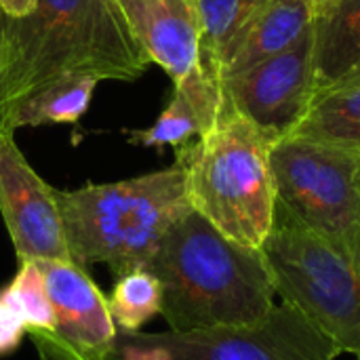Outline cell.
<instances>
[{"label":"cell","instance_id":"cell-20","mask_svg":"<svg viewBox=\"0 0 360 360\" xmlns=\"http://www.w3.org/2000/svg\"><path fill=\"white\" fill-rule=\"evenodd\" d=\"M25 323L13 302L0 291V356L15 352L25 335Z\"/></svg>","mask_w":360,"mask_h":360},{"label":"cell","instance_id":"cell-16","mask_svg":"<svg viewBox=\"0 0 360 360\" xmlns=\"http://www.w3.org/2000/svg\"><path fill=\"white\" fill-rule=\"evenodd\" d=\"M97 84L99 80L91 76H63L40 86L15 110L13 131L21 127L78 122L86 114Z\"/></svg>","mask_w":360,"mask_h":360},{"label":"cell","instance_id":"cell-9","mask_svg":"<svg viewBox=\"0 0 360 360\" xmlns=\"http://www.w3.org/2000/svg\"><path fill=\"white\" fill-rule=\"evenodd\" d=\"M53 308V329L34 340L42 360H112L118 329L108 297L70 259L36 262Z\"/></svg>","mask_w":360,"mask_h":360},{"label":"cell","instance_id":"cell-5","mask_svg":"<svg viewBox=\"0 0 360 360\" xmlns=\"http://www.w3.org/2000/svg\"><path fill=\"white\" fill-rule=\"evenodd\" d=\"M262 255L283 304L295 308L340 354L359 359V268L281 209Z\"/></svg>","mask_w":360,"mask_h":360},{"label":"cell","instance_id":"cell-8","mask_svg":"<svg viewBox=\"0 0 360 360\" xmlns=\"http://www.w3.org/2000/svg\"><path fill=\"white\" fill-rule=\"evenodd\" d=\"M221 86L238 114L272 143L289 137L306 118L316 95L312 25L287 51L221 78Z\"/></svg>","mask_w":360,"mask_h":360},{"label":"cell","instance_id":"cell-1","mask_svg":"<svg viewBox=\"0 0 360 360\" xmlns=\"http://www.w3.org/2000/svg\"><path fill=\"white\" fill-rule=\"evenodd\" d=\"M152 59L118 0H38L21 19L2 17L0 133H15V110L63 76L133 82Z\"/></svg>","mask_w":360,"mask_h":360},{"label":"cell","instance_id":"cell-10","mask_svg":"<svg viewBox=\"0 0 360 360\" xmlns=\"http://www.w3.org/2000/svg\"><path fill=\"white\" fill-rule=\"evenodd\" d=\"M55 192L25 160L15 133H0V215L19 262L70 259Z\"/></svg>","mask_w":360,"mask_h":360},{"label":"cell","instance_id":"cell-25","mask_svg":"<svg viewBox=\"0 0 360 360\" xmlns=\"http://www.w3.org/2000/svg\"><path fill=\"white\" fill-rule=\"evenodd\" d=\"M359 360H360V356H359Z\"/></svg>","mask_w":360,"mask_h":360},{"label":"cell","instance_id":"cell-19","mask_svg":"<svg viewBox=\"0 0 360 360\" xmlns=\"http://www.w3.org/2000/svg\"><path fill=\"white\" fill-rule=\"evenodd\" d=\"M13 302L25 323V331L32 340L44 338L53 329V308L46 295L44 278L36 262H21L13 281L2 289Z\"/></svg>","mask_w":360,"mask_h":360},{"label":"cell","instance_id":"cell-7","mask_svg":"<svg viewBox=\"0 0 360 360\" xmlns=\"http://www.w3.org/2000/svg\"><path fill=\"white\" fill-rule=\"evenodd\" d=\"M340 352L295 308L264 321L205 331L120 333L112 360H335Z\"/></svg>","mask_w":360,"mask_h":360},{"label":"cell","instance_id":"cell-21","mask_svg":"<svg viewBox=\"0 0 360 360\" xmlns=\"http://www.w3.org/2000/svg\"><path fill=\"white\" fill-rule=\"evenodd\" d=\"M36 4L38 0H0V11L11 19H21L27 17L36 8Z\"/></svg>","mask_w":360,"mask_h":360},{"label":"cell","instance_id":"cell-12","mask_svg":"<svg viewBox=\"0 0 360 360\" xmlns=\"http://www.w3.org/2000/svg\"><path fill=\"white\" fill-rule=\"evenodd\" d=\"M314 11L304 0H264L232 44L221 78L240 74L295 44L312 25Z\"/></svg>","mask_w":360,"mask_h":360},{"label":"cell","instance_id":"cell-18","mask_svg":"<svg viewBox=\"0 0 360 360\" xmlns=\"http://www.w3.org/2000/svg\"><path fill=\"white\" fill-rule=\"evenodd\" d=\"M112 321L120 333H137L162 310V287L150 270H133L116 278L108 297Z\"/></svg>","mask_w":360,"mask_h":360},{"label":"cell","instance_id":"cell-3","mask_svg":"<svg viewBox=\"0 0 360 360\" xmlns=\"http://www.w3.org/2000/svg\"><path fill=\"white\" fill-rule=\"evenodd\" d=\"M55 196L70 259L80 268L105 264L116 278L146 270L167 232L192 211L177 162L114 184L57 190Z\"/></svg>","mask_w":360,"mask_h":360},{"label":"cell","instance_id":"cell-14","mask_svg":"<svg viewBox=\"0 0 360 360\" xmlns=\"http://www.w3.org/2000/svg\"><path fill=\"white\" fill-rule=\"evenodd\" d=\"M316 95L360 61V0H335L312 19Z\"/></svg>","mask_w":360,"mask_h":360},{"label":"cell","instance_id":"cell-13","mask_svg":"<svg viewBox=\"0 0 360 360\" xmlns=\"http://www.w3.org/2000/svg\"><path fill=\"white\" fill-rule=\"evenodd\" d=\"M224 105L221 86H190L175 89L169 105L148 129L124 131L133 146L141 148H165L175 150L205 135L219 118Z\"/></svg>","mask_w":360,"mask_h":360},{"label":"cell","instance_id":"cell-23","mask_svg":"<svg viewBox=\"0 0 360 360\" xmlns=\"http://www.w3.org/2000/svg\"><path fill=\"white\" fill-rule=\"evenodd\" d=\"M312 11H319V8H323V6H327V4H331V2H335V0H304Z\"/></svg>","mask_w":360,"mask_h":360},{"label":"cell","instance_id":"cell-11","mask_svg":"<svg viewBox=\"0 0 360 360\" xmlns=\"http://www.w3.org/2000/svg\"><path fill=\"white\" fill-rule=\"evenodd\" d=\"M118 2L152 63L160 65L175 86H186L205 78H219L205 63L202 25L196 0Z\"/></svg>","mask_w":360,"mask_h":360},{"label":"cell","instance_id":"cell-2","mask_svg":"<svg viewBox=\"0 0 360 360\" xmlns=\"http://www.w3.org/2000/svg\"><path fill=\"white\" fill-rule=\"evenodd\" d=\"M162 287L171 331L245 327L276 308L262 249L238 245L190 211L162 238L148 268Z\"/></svg>","mask_w":360,"mask_h":360},{"label":"cell","instance_id":"cell-6","mask_svg":"<svg viewBox=\"0 0 360 360\" xmlns=\"http://www.w3.org/2000/svg\"><path fill=\"white\" fill-rule=\"evenodd\" d=\"M276 209L360 270V156L289 135L270 146Z\"/></svg>","mask_w":360,"mask_h":360},{"label":"cell","instance_id":"cell-17","mask_svg":"<svg viewBox=\"0 0 360 360\" xmlns=\"http://www.w3.org/2000/svg\"><path fill=\"white\" fill-rule=\"evenodd\" d=\"M264 0H196L202 25V55L209 70L221 78L226 57Z\"/></svg>","mask_w":360,"mask_h":360},{"label":"cell","instance_id":"cell-24","mask_svg":"<svg viewBox=\"0 0 360 360\" xmlns=\"http://www.w3.org/2000/svg\"><path fill=\"white\" fill-rule=\"evenodd\" d=\"M2 17H4V15H2V11H0V42H2Z\"/></svg>","mask_w":360,"mask_h":360},{"label":"cell","instance_id":"cell-22","mask_svg":"<svg viewBox=\"0 0 360 360\" xmlns=\"http://www.w3.org/2000/svg\"><path fill=\"white\" fill-rule=\"evenodd\" d=\"M356 84H360V61L348 74H344L333 86H329L327 91H331V89H344V86H356Z\"/></svg>","mask_w":360,"mask_h":360},{"label":"cell","instance_id":"cell-4","mask_svg":"<svg viewBox=\"0 0 360 360\" xmlns=\"http://www.w3.org/2000/svg\"><path fill=\"white\" fill-rule=\"evenodd\" d=\"M270 146L272 141L238 114L224 93L217 122L175 150L192 211L230 240L251 249L264 247L276 215Z\"/></svg>","mask_w":360,"mask_h":360},{"label":"cell","instance_id":"cell-15","mask_svg":"<svg viewBox=\"0 0 360 360\" xmlns=\"http://www.w3.org/2000/svg\"><path fill=\"white\" fill-rule=\"evenodd\" d=\"M291 135L329 143L360 156V84L314 95L306 118Z\"/></svg>","mask_w":360,"mask_h":360}]
</instances>
